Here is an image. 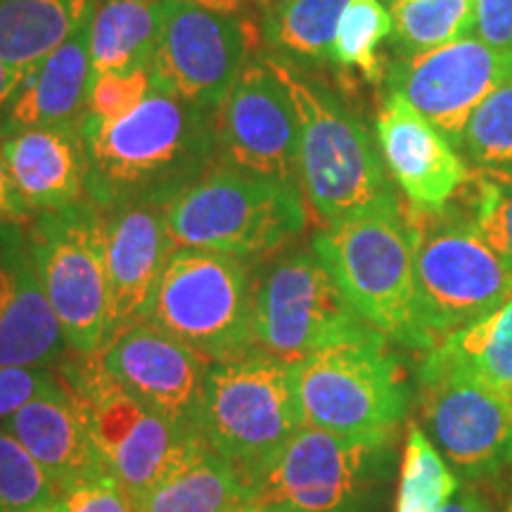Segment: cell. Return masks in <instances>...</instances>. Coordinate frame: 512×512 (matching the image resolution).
Instances as JSON below:
<instances>
[{
	"mask_svg": "<svg viewBox=\"0 0 512 512\" xmlns=\"http://www.w3.org/2000/svg\"><path fill=\"white\" fill-rule=\"evenodd\" d=\"M86 195L102 211L166 209L192 183L219 166L216 110L152 86L126 117L81 124Z\"/></svg>",
	"mask_w": 512,
	"mask_h": 512,
	"instance_id": "6da1fadb",
	"label": "cell"
},
{
	"mask_svg": "<svg viewBox=\"0 0 512 512\" xmlns=\"http://www.w3.org/2000/svg\"><path fill=\"white\" fill-rule=\"evenodd\" d=\"M266 55L297 112L299 188L320 226L401 209L403 202L366 121L306 69Z\"/></svg>",
	"mask_w": 512,
	"mask_h": 512,
	"instance_id": "7a4b0ae2",
	"label": "cell"
},
{
	"mask_svg": "<svg viewBox=\"0 0 512 512\" xmlns=\"http://www.w3.org/2000/svg\"><path fill=\"white\" fill-rule=\"evenodd\" d=\"M413 240L415 316L437 347L512 297V268L486 242L465 204H403Z\"/></svg>",
	"mask_w": 512,
	"mask_h": 512,
	"instance_id": "3957f363",
	"label": "cell"
},
{
	"mask_svg": "<svg viewBox=\"0 0 512 512\" xmlns=\"http://www.w3.org/2000/svg\"><path fill=\"white\" fill-rule=\"evenodd\" d=\"M292 370L304 425L358 441H396L411 411L406 368L380 330L313 351Z\"/></svg>",
	"mask_w": 512,
	"mask_h": 512,
	"instance_id": "277c9868",
	"label": "cell"
},
{
	"mask_svg": "<svg viewBox=\"0 0 512 512\" xmlns=\"http://www.w3.org/2000/svg\"><path fill=\"white\" fill-rule=\"evenodd\" d=\"M176 249H207L261 264L285 252L309 226L297 183L256 178L214 166L164 209Z\"/></svg>",
	"mask_w": 512,
	"mask_h": 512,
	"instance_id": "5b68a950",
	"label": "cell"
},
{
	"mask_svg": "<svg viewBox=\"0 0 512 512\" xmlns=\"http://www.w3.org/2000/svg\"><path fill=\"white\" fill-rule=\"evenodd\" d=\"M311 249L366 323L396 347L432 349L415 316L413 240L403 207L320 226Z\"/></svg>",
	"mask_w": 512,
	"mask_h": 512,
	"instance_id": "8992f818",
	"label": "cell"
},
{
	"mask_svg": "<svg viewBox=\"0 0 512 512\" xmlns=\"http://www.w3.org/2000/svg\"><path fill=\"white\" fill-rule=\"evenodd\" d=\"M304 427L287 363L264 354L214 363L204 389L200 437L252 486Z\"/></svg>",
	"mask_w": 512,
	"mask_h": 512,
	"instance_id": "52a82bcc",
	"label": "cell"
},
{
	"mask_svg": "<svg viewBox=\"0 0 512 512\" xmlns=\"http://www.w3.org/2000/svg\"><path fill=\"white\" fill-rule=\"evenodd\" d=\"M31 259L74 356H98L110 337L107 216L86 200L36 214L27 226Z\"/></svg>",
	"mask_w": 512,
	"mask_h": 512,
	"instance_id": "ba28073f",
	"label": "cell"
},
{
	"mask_svg": "<svg viewBox=\"0 0 512 512\" xmlns=\"http://www.w3.org/2000/svg\"><path fill=\"white\" fill-rule=\"evenodd\" d=\"M420 427L463 484L512 470V403L472 373L446 342L415 368Z\"/></svg>",
	"mask_w": 512,
	"mask_h": 512,
	"instance_id": "9c48e42d",
	"label": "cell"
},
{
	"mask_svg": "<svg viewBox=\"0 0 512 512\" xmlns=\"http://www.w3.org/2000/svg\"><path fill=\"white\" fill-rule=\"evenodd\" d=\"M57 373L72 392L107 472L119 479L131 501L207 446L121 387L98 356L72 354Z\"/></svg>",
	"mask_w": 512,
	"mask_h": 512,
	"instance_id": "30bf717a",
	"label": "cell"
},
{
	"mask_svg": "<svg viewBox=\"0 0 512 512\" xmlns=\"http://www.w3.org/2000/svg\"><path fill=\"white\" fill-rule=\"evenodd\" d=\"M396 441H358L304 425L254 486L292 512H387Z\"/></svg>",
	"mask_w": 512,
	"mask_h": 512,
	"instance_id": "8fae6325",
	"label": "cell"
},
{
	"mask_svg": "<svg viewBox=\"0 0 512 512\" xmlns=\"http://www.w3.org/2000/svg\"><path fill=\"white\" fill-rule=\"evenodd\" d=\"M147 320L190 344L211 363L252 354V264L207 249H174Z\"/></svg>",
	"mask_w": 512,
	"mask_h": 512,
	"instance_id": "7c38bea8",
	"label": "cell"
},
{
	"mask_svg": "<svg viewBox=\"0 0 512 512\" xmlns=\"http://www.w3.org/2000/svg\"><path fill=\"white\" fill-rule=\"evenodd\" d=\"M366 328L313 249H285L254 273L256 349L287 366Z\"/></svg>",
	"mask_w": 512,
	"mask_h": 512,
	"instance_id": "4fadbf2b",
	"label": "cell"
},
{
	"mask_svg": "<svg viewBox=\"0 0 512 512\" xmlns=\"http://www.w3.org/2000/svg\"><path fill=\"white\" fill-rule=\"evenodd\" d=\"M259 43V24L249 17L223 15L192 3H171L152 60V86L219 110Z\"/></svg>",
	"mask_w": 512,
	"mask_h": 512,
	"instance_id": "5bb4252c",
	"label": "cell"
},
{
	"mask_svg": "<svg viewBox=\"0 0 512 512\" xmlns=\"http://www.w3.org/2000/svg\"><path fill=\"white\" fill-rule=\"evenodd\" d=\"M219 164L238 174L299 185V121L266 53L249 57L216 110Z\"/></svg>",
	"mask_w": 512,
	"mask_h": 512,
	"instance_id": "9a60e30c",
	"label": "cell"
},
{
	"mask_svg": "<svg viewBox=\"0 0 512 512\" xmlns=\"http://www.w3.org/2000/svg\"><path fill=\"white\" fill-rule=\"evenodd\" d=\"M510 79L512 53L467 36L425 53L396 57L387 64L384 93L406 100L460 150L472 112Z\"/></svg>",
	"mask_w": 512,
	"mask_h": 512,
	"instance_id": "2e32d148",
	"label": "cell"
},
{
	"mask_svg": "<svg viewBox=\"0 0 512 512\" xmlns=\"http://www.w3.org/2000/svg\"><path fill=\"white\" fill-rule=\"evenodd\" d=\"M121 387L178 430L200 437L202 403L214 363L190 344L143 320L98 354ZM202 439V437H200Z\"/></svg>",
	"mask_w": 512,
	"mask_h": 512,
	"instance_id": "e0dca14e",
	"label": "cell"
},
{
	"mask_svg": "<svg viewBox=\"0 0 512 512\" xmlns=\"http://www.w3.org/2000/svg\"><path fill=\"white\" fill-rule=\"evenodd\" d=\"M375 133L384 166L411 207H444L470 181L472 171L456 147L399 95H384Z\"/></svg>",
	"mask_w": 512,
	"mask_h": 512,
	"instance_id": "ac0fdd59",
	"label": "cell"
},
{
	"mask_svg": "<svg viewBox=\"0 0 512 512\" xmlns=\"http://www.w3.org/2000/svg\"><path fill=\"white\" fill-rule=\"evenodd\" d=\"M24 228L0 223V366L57 368L72 351L36 275Z\"/></svg>",
	"mask_w": 512,
	"mask_h": 512,
	"instance_id": "d6986e66",
	"label": "cell"
},
{
	"mask_svg": "<svg viewBox=\"0 0 512 512\" xmlns=\"http://www.w3.org/2000/svg\"><path fill=\"white\" fill-rule=\"evenodd\" d=\"M107 216V271H110V337L117 339L150 318L162 273L174 254L162 207H121Z\"/></svg>",
	"mask_w": 512,
	"mask_h": 512,
	"instance_id": "ffe728a7",
	"label": "cell"
},
{
	"mask_svg": "<svg viewBox=\"0 0 512 512\" xmlns=\"http://www.w3.org/2000/svg\"><path fill=\"white\" fill-rule=\"evenodd\" d=\"M0 150L34 216L88 197L81 128H8L0 136Z\"/></svg>",
	"mask_w": 512,
	"mask_h": 512,
	"instance_id": "44dd1931",
	"label": "cell"
},
{
	"mask_svg": "<svg viewBox=\"0 0 512 512\" xmlns=\"http://www.w3.org/2000/svg\"><path fill=\"white\" fill-rule=\"evenodd\" d=\"M0 427L27 448L60 491L81 479L107 472L86 420L62 377L55 389L38 394L34 401L0 422Z\"/></svg>",
	"mask_w": 512,
	"mask_h": 512,
	"instance_id": "7402d4cb",
	"label": "cell"
},
{
	"mask_svg": "<svg viewBox=\"0 0 512 512\" xmlns=\"http://www.w3.org/2000/svg\"><path fill=\"white\" fill-rule=\"evenodd\" d=\"M93 10L53 53L29 67L22 91L12 107L8 128H81L88 114V93L93 83Z\"/></svg>",
	"mask_w": 512,
	"mask_h": 512,
	"instance_id": "603a6c76",
	"label": "cell"
},
{
	"mask_svg": "<svg viewBox=\"0 0 512 512\" xmlns=\"http://www.w3.org/2000/svg\"><path fill=\"white\" fill-rule=\"evenodd\" d=\"M254 501V491L233 465L207 446L183 460L155 486L133 498L136 512H233Z\"/></svg>",
	"mask_w": 512,
	"mask_h": 512,
	"instance_id": "cb8c5ba5",
	"label": "cell"
},
{
	"mask_svg": "<svg viewBox=\"0 0 512 512\" xmlns=\"http://www.w3.org/2000/svg\"><path fill=\"white\" fill-rule=\"evenodd\" d=\"M171 3L98 0L91 19L93 76L152 67Z\"/></svg>",
	"mask_w": 512,
	"mask_h": 512,
	"instance_id": "d4e9b609",
	"label": "cell"
},
{
	"mask_svg": "<svg viewBox=\"0 0 512 512\" xmlns=\"http://www.w3.org/2000/svg\"><path fill=\"white\" fill-rule=\"evenodd\" d=\"M347 3L349 0H273L261 10V43L271 55L306 72L328 67Z\"/></svg>",
	"mask_w": 512,
	"mask_h": 512,
	"instance_id": "484cf974",
	"label": "cell"
},
{
	"mask_svg": "<svg viewBox=\"0 0 512 512\" xmlns=\"http://www.w3.org/2000/svg\"><path fill=\"white\" fill-rule=\"evenodd\" d=\"M98 0H0V57L34 67L83 22Z\"/></svg>",
	"mask_w": 512,
	"mask_h": 512,
	"instance_id": "4316f807",
	"label": "cell"
},
{
	"mask_svg": "<svg viewBox=\"0 0 512 512\" xmlns=\"http://www.w3.org/2000/svg\"><path fill=\"white\" fill-rule=\"evenodd\" d=\"M399 55H415L475 36L477 0H387Z\"/></svg>",
	"mask_w": 512,
	"mask_h": 512,
	"instance_id": "83f0119b",
	"label": "cell"
},
{
	"mask_svg": "<svg viewBox=\"0 0 512 512\" xmlns=\"http://www.w3.org/2000/svg\"><path fill=\"white\" fill-rule=\"evenodd\" d=\"M463 486L418 422H408L394 512H441Z\"/></svg>",
	"mask_w": 512,
	"mask_h": 512,
	"instance_id": "f1b7e54d",
	"label": "cell"
},
{
	"mask_svg": "<svg viewBox=\"0 0 512 512\" xmlns=\"http://www.w3.org/2000/svg\"><path fill=\"white\" fill-rule=\"evenodd\" d=\"M392 36V15L380 0H349L339 19L332 67L339 72L354 69L370 83H380L387 74V64L380 46Z\"/></svg>",
	"mask_w": 512,
	"mask_h": 512,
	"instance_id": "f546056e",
	"label": "cell"
},
{
	"mask_svg": "<svg viewBox=\"0 0 512 512\" xmlns=\"http://www.w3.org/2000/svg\"><path fill=\"white\" fill-rule=\"evenodd\" d=\"M444 342L467 368L512 403V297L491 316Z\"/></svg>",
	"mask_w": 512,
	"mask_h": 512,
	"instance_id": "4dcf8cb0",
	"label": "cell"
},
{
	"mask_svg": "<svg viewBox=\"0 0 512 512\" xmlns=\"http://www.w3.org/2000/svg\"><path fill=\"white\" fill-rule=\"evenodd\" d=\"M460 202L486 242L512 268V169H472Z\"/></svg>",
	"mask_w": 512,
	"mask_h": 512,
	"instance_id": "1f68e13d",
	"label": "cell"
},
{
	"mask_svg": "<svg viewBox=\"0 0 512 512\" xmlns=\"http://www.w3.org/2000/svg\"><path fill=\"white\" fill-rule=\"evenodd\" d=\"M460 150L477 169H512V79L472 112Z\"/></svg>",
	"mask_w": 512,
	"mask_h": 512,
	"instance_id": "d6a6232c",
	"label": "cell"
},
{
	"mask_svg": "<svg viewBox=\"0 0 512 512\" xmlns=\"http://www.w3.org/2000/svg\"><path fill=\"white\" fill-rule=\"evenodd\" d=\"M60 489L19 441L0 427V512H24L55 501Z\"/></svg>",
	"mask_w": 512,
	"mask_h": 512,
	"instance_id": "836d02e7",
	"label": "cell"
},
{
	"mask_svg": "<svg viewBox=\"0 0 512 512\" xmlns=\"http://www.w3.org/2000/svg\"><path fill=\"white\" fill-rule=\"evenodd\" d=\"M152 91V67L133 72H107L93 76L88 93V117L112 121L126 117Z\"/></svg>",
	"mask_w": 512,
	"mask_h": 512,
	"instance_id": "e575fe53",
	"label": "cell"
},
{
	"mask_svg": "<svg viewBox=\"0 0 512 512\" xmlns=\"http://www.w3.org/2000/svg\"><path fill=\"white\" fill-rule=\"evenodd\" d=\"M57 498L64 512H136L131 496L110 472L64 486Z\"/></svg>",
	"mask_w": 512,
	"mask_h": 512,
	"instance_id": "d590c367",
	"label": "cell"
},
{
	"mask_svg": "<svg viewBox=\"0 0 512 512\" xmlns=\"http://www.w3.org/2000/svg\"><path fill=\"white\" fill-rule=\"evenodd\" d=\"M57 384H60L57 368L0 366V422L15 415L38 394L55 389Z\"/></svg>",
	"mask_w": 512,
	"mask_h": 512,
	"instance_id": "8d00e7d4",
	"label": "cell"
},
{
	"mask_svg": "<svg viewBox=\"0 0 512 512\" xmlns=\"http://www.w3.org/2000/svg\"><path fill=\"white\" fill-rule=\"evenodd\" d=\"M475 36L501 53H512V0H477Z\"/></svg>",
	"mask_w": 512,
	"mask_h": 512,
	"instance_id": "74e56055",
	"label": "cell"
},
{
	"mask_svg": "<svg viewBox=\"0 0 512 512\" xmlns=\"http://www.w3.org/2000/svg\"><path fill=\"white\" fill-rule=\"evenodd\" d=\"M34 221V211L27 207L24 197L19 195L15 181H12L8 164H5L3 150H0V223H17L29 226Z\"/></svg>",
	"mask_w": 512,
	"mask_h": 512,
	"instance_id": "f35d334b",
	"label": "cell"
},
{
	"mask_svg": "<svg viewBox=\"0 0 512 512\" xmlns=\"http://www.w3.org/2000/svg\"><path fill=\"white\" fill-rule=\"evenodd\" d=\"M27 72L29 69H19L0 57V136H3L5 128L10 124L12 107H15L17 95L22 91Z\"/></svg>",
	"mask_w": 512,
	"mask_h": 512,
	"instance_id": "ab89813d",
	"label": "cell"
},
{
	"mask_svg": "<svg viewBox=\"0 0 512 512\" xmlns=\"http://www.w3.org/2000/svg\"><path fill=\"white\" fill-rule=\"evenodd\" d=\"M441 512H491L489 498L472 484H463Z\"/></svg>",
	"mask_w": 512,
	"mask_h": 512,
	"instance_id": "60d3db41",
	"label": "cell"
},
{
	"mask_svg": "<svg viewBox=\"0 0 512 512\" xmlns=\"http://www.w3.org/2000/svg\"><path fill=\"white\" fill-rule=\"evenodd\" d=\"M157 3H192L200 5V8L223 12V15H235L245 17L249 12V0H157Z\"/></svg>",
	"mask_w": 512,
	"mask_h": 512,
	"instance_id": "b9f144b4",
	"label": "cell"
},
{
	"mask_svg": "<svg viewBox=\"0 0 512 512\" xmlns=\"http://www.w3.org/2000/svg\"><path fill=\"white\" fill-rule=\"evenodd\" d=\"M233 512H292V510H287V508H283V505H278V503H268V501H249V503L242 505V508L233 510Z\"/></svg>",
	"mask_w": 512,
	"mask_h": 512,
	"instance_id": "7bdbcfd3",
	"label": "cell"
},
{
	"mask_svg": "<svg viewBox=\"0 0 512 512\" xmlns=\"http://www.w3.org/2000/svg\"><path fill=\"white\" fill-rule=\"evenodd\" d=\"M24 512H64V510H62V503H60V498H55V501L41 503V505H36V508H31V510H24Z\"/></svg>",
	"mask_w": 512,
	"mask_h": 512,
	"instance_id": "ee69618b",
	"label": "cell"
},
{
	"mask_svg": "<svg viewBox=\"0 0 512 512\" xmlns=\"http://www.w3.org/2000/svg\"><path fill=\"white\" fill-rule=\"evenodd\" d=\"M249 3H252V5H256V8L266 10V8H268V5H271V3H273V0H249Z\"/></svg>",
	"mask_w": 512,
	"mask_h": 512,
	"instance_id": "f6af8a7d",
	"label": "cell"
},
{
	"mask_svg": "<svg viewBox=\"0 0 512 512\" xmlns=\"http://www.w3.org/2000/svg\"><path fill=\"white\" fill-rule=\"evenodd\" d=\"M503 512H512V496H510V501H508V505H505Z\"/></svg>",
	"mask_w": 512,
	"mask_h": 512,
	"instance_id": "bcb514c9",
	"label": "cell"
}]
</instances>
